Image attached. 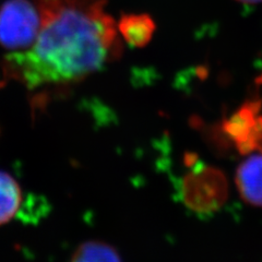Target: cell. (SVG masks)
<instances>
[{"mask_svg":"<svg viewBox=\"0 0 262 262\" xmlns=\"http://www.w3.org/2000/svg\"><path fill=\"white\" fill-rule=\"evenodd\" d=\"M40 29L30 48L4 60L7 76L30 89L72 83L117 59V23L105 0H33Z\"/></svg>","mask_w":262,"mask_h":262,"instance_id":"cell-1","label":"cell"},{"mask_svg":"<svg viewBox=\"0 0 262 262\" xmlns=\"http://www.w3.org/2000/svg\"><path fill=\"white\" fill-rule=\"evenodd\" d=\"M40 16L34 2L8 0L0 7V45L12 52L30 48L37 38Z\"/></svg>","mask_w":262,"mask_h":262,"instance_id":"cell-2","label":"cell"},{"mask_svg":"<svg viewBox=\"0 0 262 262\" xmlns=\"http://www.w3.org/2000/svg\"><path fill=\"white\" fill-rule=\"evenodd\" d=\"M182 194L186 206L194 212L217 211L227 200V179L216 167L196 166L184 177Z\"/></svg>","mask_w":262,"mask_h":262,"instance_id":"cell-3","label":"cell"},{"mask_svg":"<svg viewBox=\"0 0 262 262\" xmlns=\"http://www.w3.org/2000/svg\"><path fill=\"white\" fill-rule=\"evenodd\" d=\"M223 131L242 154L262 151V104L245 103L223 124Z\"/></svg>","mask_w":262,"mask_h":262,"instance_id":"cell-4","label":"cell"},{"mask_svg":"<svg viewBox=\"0 0 262 262\" xmlns=\"http://www.w3.org/2000/svg\"><path fill=\"white\" fill-rule=\"evenodd\" d=\"M236 186L245 202L262 207V151L253 152L236 170Z\"/></svg>","mask_w":262,"mask_h":262,"instance_id":"cell-5","label":"cell"},{"mask_svg":"<svg viewBox=\"0 0 262 262\" xmlns=\"http://www.w3.org/2000/svg\"><path fill=\"white\" fill-rule=\"evenodd\" d=\"M119 34L126 42L136 47H142L150 42L155 24L150 16L129 14L122 16L117 23Z\"/></svg>","mask_w":262,"mask_h":262,"instance_id":"cell-6","label":"cell"},{"mask_svg":"<svg viewBox=\"0 0 262 262\" xmlns=\"http://www.w3.org/2000/svg\"><path fill=\"white\" fill-rule=\"evenodd\" d=\"M23 193L16 179L0 170V225H5L16 216L22 206Z\"/></svg>","mask_w":262,"mask_h":262,"instance_id":"cell-7","label":"cell"},{"mask_svg":"<svg viewBox=\"0 0 262 262\" xmlns=\"http://www.w3.org/2000/svg\"><path fill=\"white\" fill-rule=\"evenodd\" d=\"M70 262H122L119 253L111 245L98 241L81 244Z\"/></svg>","mask_w":262,"mask_h":262,"instance_id":"cell-8","label":"cell"},{"mask_svg":"<svg viewBox=\"0 0 262 262\" xmlns=\"http://www.w3.org/2000/svg\"><path fill=\"white\" fill-rule=\"evenodd\" d=\"M238 2L246 3V4H257V3H261L262 0H238Z\"/></svg>","mask_w":262,"mask_h":262,"instance_id":"cell-9","label":"cell"}]
</instances>
